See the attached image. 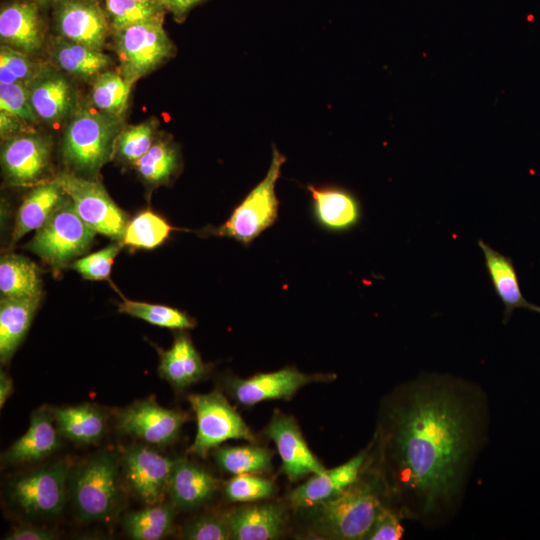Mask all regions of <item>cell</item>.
I'll list each match as a JSON object with an SVG mask.
<instances>
[{
  "instance_id": "1",
  "label": "cell",
  "mask_w": 540,
  "mask_h": 540,
  "mask_svg": "<svg viewBox=\"0 0 540 540\" xmlns=\"http://www.w3.org/2000/svg\"><path fill=\"white\" fill-rule=\"evenodd\" d=\"M478 392L462 381L428 375L384 402L377 464L402 513L427 517L453 504L480 442Z\"/></svg>"
},
{
  "instance_id": "2",
  "label": "cell",
  "mask_w": 540,
  "mask_h": 540,
  "mask_svg": "<svg viewBox=\"0 0 540 540\" xmlns=\"http://www.w3.org/2000/svg\"><path fill=\"white\" fill-rule=\"evenodd\" d=\"M383 507L373 485L360 479L336 496L306 508L313 530L327 538L366 539Z\"/></svg>"
},
{
  "instance_id": "3",
  "label": "cell",
  "mask_w": 540,
  "mask_h": 540,
  "mask_svg": "<svg viewBox=\"0 0 540 540\" xmlns=\"http://www.w3.org/2000/svg\"><path fill=\"white\" fill-rule=\"evenodd\" d=\"M117 117L97 108L82 107L66 127L62 155L74 171L92 176L98 173L115 151Z\"/></svg>"
},
{
  "instance_id": "4",
  "label": "cell",
  "mask_w": 540,
  "mask_h": 540,
  "mask_svg": "<svg viewBox=\"0 0 540 540\" xmlns=\"http://www.w3.org/2000/svg\"><path fill=\"white\" fill-rule=\"evenodd\" d=\"M96 233L65 194L37 230L28 248L50 265L61 267L85 253Z\"/></svg>"
},
{
  "instance_id": "5",
  "label": "cell",
  "mask_w": 540,
  "mask_h": 540,
  "mask_svg": "<svg viewBox=\"0 0 540 540\" xmlns=\"http://www.w3.org/2000/svg\"><path fill=\"white\" fill-rule=\"evenodd\" d=\"M70 495L82 521L108 518L119 496L118 463L110 453H99L72 474Z\"/></svg>"
},
{
  "instance_id": "6",
  "label": "cell",
  "mask_w": 540,
  "mask_h": 540,
  "mask_svg": "<svg viewBox=\"0 0 540 540\" xmlns=\"http://www.w3.org/2000/svg\"><path fill=\"white\" fill-rule=\"evenodd\" d=\"M285 161V156L273 147L272 160L266 176L234 209L228 220L215 230L216 234L249 245L274 224L278 217L279 207L275 184Z\"/></svg>"
},
{
  "instance_id": "7",
  "label": "cell",
  "mask_w": 540,
  "mask_h": 540,
  "mask_svg": "<svg viewBox=\"0 0 540 540\" xmlns=\"http://www.w3.org/2000/svg\"><path fill=\"white\" fill-rule=\"evenodd\" d=\"M163 21L138 23L115 31V49L121 74L133 84L175 53Z\"/></svg>"
},
{
  "instance_id": "8",
  "label": "cell",
  "mask_w": 540,
  "mask_h": 540,
  "mask_svg": "<svg viewBox=\"0 0 540 540\" xmlns=\"http://www.w3.org/2000/svg\"><path fill=\"white\" fill-rule=\"evenodd\" d=\"M197 420V433L189 452L205 458L212 448L229 439L256 442L254 434L218 391L189 395Z\"/></svg>"
},
{
  "instance_id": "9",
  "label": "cell",
  "mask_w": 540,
  "mask_h": 540,
  "mask_svg": "<svg viewBox=\"0 0 540 540\" xmlns=\"http://www.w3.org/2000/svg\"><path fill=\"white\" fill-rule=\"evenodd\" d=\"M55 181L90 227L111 238H123L128 224L126 214L100 183L72 173H60Z\"/></svg>"
},
{
  "instance_id": "10",
  "label": "cell",
  "mask_w": 540,
  "mask_h": 540,
  "mask_svg": "<svg viewBox=\"0 0 540 540\" xmlns=\"http://www.w3.org/2000/svg\"><path fill=\"white\" fill-rule=\"evenodd\" d=\"M68 466L57 462L14 480L9 496L18 508L31 516H54L65 504Z\"/></svg>"
},
{
  "instance_id": "11",
  "label": "cell",
  "mask_w": 540,
  "mask_h": 540,
  "mask_svg": "<svg viewBox=\"0 0 540 540\" xmlns=\"http://www.w3.org/2000/svg\"><path fill=\"white\" fill-rule=\"evenodd\" d=\"M189 415L179 409H168L153 399L135 402L117 414L116 427L153 445H167L178 437Z\"/></svg>"
},
{
  "instance_id": "12",
  "label": "cell",
  "mask_w": 540,
  "mask_h": 540,
  "mask_svg": "<svg viewBox=\"0 0 540 540\" xmlns=\"http://www.w3.org/2000/svg\"><path fill=\"white\" fill-rule=\"evenodd\" d=\"M174 461L144 446L132 445L122 456L123 474L131 492L143 503L155 505L167 493Z\"/></svg>"
},
{
  "instance_id": "13",
  "label": "cell",
  "mask_w": 540,
  "mask_h": 540,
  "mask_svg": "<svg viewBox=\"0 0 540 540\" xmlns=\"http://www.w3.org/2000/svg\"><path fill=\"white\" fill-rule=\"evenodd\" d=\"M333 378V374L308 375L294 367H287L275 372L257 374L248 379L231 378L226 385L238 403L252 406L266 400H288L305 385Z\"/></svg>"
},
{
  "instance_id": "14",
  "label": "cell",
  "mask_w": 540,
  "mask_h": 540,
  "mask_svg": "<svg viewBox=\"0 0 540 540\" xmlns=\"http://www.w3.org/2000/svg\"><path fill=\"white\" fill-rule=\"evenodd\" d=\"M55 21L61 37L99 50L110 24L106 12L94 0H58Z\"/></svg>"
},
{
  "instance_id": "15",
  "label": "cell",
  "mask_w": 540,
  "mask_h": 540,
  "mask_svg": "<svg viewBox=\"0 0 540 540\" xmlns=\"http://www.w3.org/2000/svg\"><path fill=\"white\" fill-rule=\"evenodd\" d=\"M265 433L271 438L282 460V470L290 481L326 471L307 446L295 420L276 411Z\"/></svg>"
},
{
  "instance_id": "16",
  "label": "cell",
  "mask_w": 540,
  "mask_h": 540,
  "mask_svg": "<svg viewBox=\"0 0 540 540\" xmlns=\"http://www.w3.org/2000/svg\"><path fill=\"white\" fill-rule=\"evenodd\" d=\"M50 159V142L34 132L5 139L1 149V165L12 183L28 184L39 179Z\"/></svg>"
},
{
  "instance_id": "17",
  "label": "cell",
  "mask_w": 540,
  "mask_h": 540,
  "mask_svg": "<svg viewBox=\"0 0 540 540\" xmlns=\"http://www.w3.org/2000/svg\"><path fill=\"white\" fill-rule=\"evenodd\" d=\"M0 38L2 44L27 55L36 53L44 41L38 4L26 0L3 6L0 11Z\"/></svg>"
},
{
  "instance_id": "18",
  "label": "cell",
  "mask_w": 540,
  "mask_h": 540,
  "mask_svg": "<svg viewBox=\"0 0 540 540\" xmlns=\"http://www.w3.org/2000/svg\"><path fill=\"white\" fill-rule=\"evenodd\" d=\"M366 458L367 453L361 452L336 468L314 474L289 493L290 504L298 509H306L336 496L359 480Z\"/></svg>"
},
{
  "instance_id": "19",
  "label": "cell",
  "mask_w": 540,
  "mask_h": 540,
  "mask_svg": "<svg viewBox=\"0 0 540 540\" xmlns=\"http://www.w3.org/2000/svg\"><path fill=\"white\" fill-rule=\"evenodd\" d=\"M27 87L31 106L38 119L58 124L73 112L74 90L60 73L46 68Z\"/></svg>"
},
{
  "instance_id": "20",
  "label": "cell",
  "mask_w": 540,
  "mask_h": 540,
  "mask_svg": "<svg viewBox=\"0 0 540 540\" xmlns=\"http://www.w3.org/2000/svg\"><path fill=\"white\" fill-rule=\"evenodd\" d=\"M218 488L219 480L201 466L186 459L174 461L167 493L176 508H198L210 501Z\"/></svg>"
},
{
  "instance_id": "21",
  "label": "cell",
  "mask_w": 540,
  "mask_h": 540,
  "mask_svg": "<svg viewBox=\"0 0 540 540\" xmlns=\"http://www.w3.org/2000/svg\"><path fill=\"white\" fill-rule=\"evenodd\" d=\"M313 199V215L316 222L332 232H344L354 228L362 212L358 199L348 190L338 187L318 188L308 186Z\"/></svg>"
},
{
  "instance_id": "22",
  "label": "cell",
  "mask_w": 540,
  "mask_h": 540,
  "mask_svg": "<svg viewBox=\"0 0 540 540\" xmlns=\"http://www.w3.org/2000/svg\"><path fill=\"white\" fill-rule=\"evenodd\" d=\"M494 291L504 305L503 323L506 324L517 308L540 313V306L527 301L521 291L513 260L478 240Z\"/></svg>"
},
{
  "instance_id": "23",
  "label": "cell",
  "mask_w": 540,
  "mask_h": 540,
  "mask_svg": "<svg viewBox=\"0 0 540 540\" xmlns=\"http://www.w3.org/2000/svg\"><path fill=\"white\" fill-rule=\"evenodd\" d=\"M284 512V509L276 504L251 505L236 509L225 517L231 539L278 538L285 527Z\"/></svg>"
},
{
  "instance_id": "24",
  "label": "cell",
  "mask_w": 540,
  "mask_h": 540,
  "mask_svg": "<svg viewBox=\"0 0 540 540\" xmlns=\"http://www.w3.org/2000/svg\"><path fill=\"white\" fill-rule=\"evenodd\" d=\"M53 419L47 410L35 411L27 432L3 454L4 462L14 465L38 461L59 449L61 444Z\"/></svg>"
},
{
  "instance_id": "25",
  "label": "cell",
  "mask_w": 540,
  "mask_h": 540,
  "mask_svg": "<svg viewBox=\"0 0 540 540\" xmlns=\"http://www.w3.org/2000/svg\"><path fill=\"white\" fill-rule=\"evenodd\" d=\"M41 297H3L0 302V359L7 363L25 337Z\"/></svg>"
},
{
  "instance_id": "26",
  "label": "cell",
  "mask_w": 540,
  "mask_h": 540,
  "mask_svg": "<svg viewBox=\"0 0 540 540\" xmlns=\"http://www.w3.org/2000/svg\"><path fill=\"white\" fill-rule=\"evenodd\" d=\"M159 374L176 388L182 389L201 380L206 365L185 334L176 336L170 349L160 351Z\"/></svg>"
},
{
  "instance_id": "27",
  "label": "cell",
  "mask_w": 540,
  "mask_h": 540,
  "mask_svg": "<svg viewBox=\"0 0 540 540\" xmlns=\"http://www.w3.org/2000/svg\"><path fill=\"white\" fill-rule=\"evenodd\" d=\"M51 54L59 68L84 80H94L110 64V57L101 50L63 37L53 42Z\"/></svg>"
},
{
  "instance_id": "28",
  "label": "cell",
  "mask_w": 540,
  "mask_h": 540,
  "mask_svg": "<svg viewBox=\"0 0 540 540\" xmlns=\"http://www.w3.org/2000/svg\"><path fill=\"white\" fill-rule=\"evenodd\" d=\"M53 417L60 434L77 443H95L105 431V415L91 404L57 408Z\"/></svg>"
},
{
  "instance_id": "29",
  "label": "cell",
  "mask_w": 540,
  "mask_h": 540,
  "mask_svg": "<svg viewBox=\"0 0 540 540\" xmlns=\"http://www.w3.org/2000/svg\"><path fill=\"white\" fill-rule=\"evenodd\" d=\"M64 195L65 193L55 180L32 189L18 210L12 233V243L30 231L38 230Z\"/></svg>"
},
{
  "instance_id": "30",
  "label": "cell",
  "mask_w": 540,
  "mask_h": 540,
  "mask_svg": "<svg viewBox=\"0 0 540 540\" xmlns=\"http://www.w3.org/2000/svg\"><path fill=\"white\" fill-rule=\"evenodd\" d=\"M0 292L3 297H41L37 266L23 256H3L0 261Z\"/></svg>"
},
{
  "instance_id": "31",
  "label": "cell",
  "mask_w": 540,
  "mask_h": 540,
  "mask_svg": "<svg viewBox=\"0 0 540 540\" xmlns=\"http://www.w3.org/2000/svg\"><path fill=\"white\" fill-rule=\"evenodd\" d=\"M176 507L174 505H150L129 513L123 520L127 534L136 540H158L171 533Z\"/></svg>"
},
{
  "instance_id": "32",
  "label": "cell",
  "mask_w": 540,
  "mask_h": 540,
  "mask_svg": "<svg viewBox=\"0 0 540 540\" xmlns=\"http://www.w3.org/2000/svg\"><path fill=\"white\" fill-rule=\"evenodd\" d=\"M132 85L122 74L104 71L93 80V106L108 115L120 117L127 108Z\"/></svg>"
},
{
  "instance_id": "33",
  "label": "cell",
  "mask_w": 540,
  "mask_h": 540,
  "mask_svg": "<svg viewBox=\"0 0 540 540\" xmlns=\"http://www.w3.org/2000/svg\"><path fill=\"white\" fill-rule=\"evenodd\" d=\"M214 457L227 473L258 474L271 467L272 452L257 446H226L217 448Z\"/></svg>"
},
{
  "instance_id": "34",
  "label": "cell",
  "mask_w": 540,
  "mask_h": 540,
  "mask_svg": "<svg viewBox=\"0 0 540 540\" xmlns=\"http://www.w3.org/2000/svg\"><path fill=\"white\" fill-rule=\"evenodd\" d=\"M172 227L159 215L147 210L127 224L122 243L137 248L152 249L162 244Z\"/></svg>"
},
{
  "instance_id": "35",
  "label": "cell",
  "mask_w": 540,
  "mask_h": 540,
  "mask_svg": "<svg viewBox=\"0 0 540 540\" xmlns=\"http://www.w3.org/2000/svg\"><path fill=\"white\" fill-rule=\"evenodd\" d=\"M105 9L114 31L138 23L164 20L165 14L159 4L141 0H105Z\"/></svg>"
},
{
  "instance_id": "36",
  "label": "cell",
  "mask_w": 540,
  "mask_h": 540,
  "mask_svg": "<svg viewBox=\"0 0 540 540\" xmlns=\"http://www.w3.org/2000/svg\"><path fill=\"white\" fill-rule=\"evenodd\" d=\"M135 166L147 182L164 183L171 178L179 166L177 150L168 142L158 141L152 144Z\"/></svg>"
},
{
  "instance_id": "37",
  "label": "cell",
  "mask_w": 540,
  "mask_h": 540,
  "mask_svg": "<svg viewBox=\"0 0 540 540\" xmlns=\"http://www.w3.org/2000/svg\"><path fill=\"white\" fill-rule=\"evenodd\" d=\"M119 311L140 318L150 324L170 329H189L195 321L178 309L125 299L119 304Z\"/></svg>"
},
{
  "instance_id": "38",
  "label": "cell",
  "mask_w": 540,
  "mask_h": 540,
  "mask_svg": "<svg viewBox=\"0 0 540 540\" xmlns=\"http://www.w3.org/2000/svg\"><path fill=\"white\" fill-rule=\"evenodd\" d=\"M47 67L29 55L2 44L0 48V84L28 85Z\"/></svg>"
},
{
  "instance_id": "39",
  "label": "cell",
  "mask_w": 540,
  "mask_h": 540,
  "mask_svg": "<svg viewBox=\"0 0 540 540\" xmlns=\"http://www.w3.org/2000/svg\"><path fill=\"white\" fill-rule=\"evenodd\" d=\"M154 126L150 122L128 126L117 136L115 151L126 162L136 163L152 146Z\"/></svg>"
},
{
  "instance_id": "40",
  "label": "cell",
  "mask_w": 540,
  "mask_h": 540,
  "mask_svg": "<svg viewBox=\"0 0 540 540\" xmlns=\"http://www.w3.org/2000/svg\"><path fill=\"white\" fill-rule=\"evenodd\" d=\"M276 490L274 483L253 474H240L224 486L225 496L231 501L249 502L270 497Z\"/></svg>"
},
{
  "instance_id": "41",
  "label": "cell",
  "mask_w": 540,
  "mask_h": 540,
  "mask_svg": "<svg viewBox=\"0 0 540 540\" xmlns=\"http://www.w3.org/2000/svg\"><path fill=\"white\" fill-rule=\"evenodd\" d=\"M0 111L18 116L30 124L38 120L25 84H0Z\"/></svg>"
},
{
  "instance_id": "42",
  "label": "cell",
  "mask_w": 540,
  "mask_h": 540,
  "mask_svg": "<svg viewBox=\"0 0 540 540\" xmlns=\"http://www.w3.org/2000/svg\"><path fill=\"white\" fill-rule=\"evenodd\" d=\"M120 251V245L112 244L76 260L72 267L85 279L104 280L110 276L114 259Z\"/></svg>"
},
{
  "instance_id": "43",
  "label": "cell",
  "mask_w": 540,
  "mask_h": 540,
  "mask_svg": "<svg viewBox=\"0 0 540 540\" xmlns=\"http://www.w3.org/2000/svg\"><path fill=\"white\" fill-rule=\"evenodd\" d=\"M190 540H225L231 539L226 518L206 515L195 519L184 531Z\"/></svg>"
},
{
  "instance_id": "44",
  "label": "cell",
  "mask_w": 540,
  "mask_h": 540,
  "mask_svg": "<svg viewBox=\"0 0 540 540\" xmlns=\"http://www.w3.org/2000/svg\"><path fill=\"white\" fill-rule=\"evenodd\" d=\"M404 528L399 519V513L382 507L368 533V540H398L401 539Z\"/></svg>"
},
{
  "instance_id": "45",
  "label": "cell",
  "mask_w": 540,
  "mask_h": 540,
  "mask_svg": "<svg viewBox=\"0 0 540 540\" xmlns=\"http://www.w3.org/2000/svg\"><path fill=\"white\" fill-rule=\"evenodd\" d=\"M30 123L13 114L0 111V133L5 139L31 132Z\"/></svg>"
},
{
  "instance_id": "46",
  "label": "cell",
  "mask_w": 540,
  "mask_h": 540,
  "mask_svg": "<svg viewBox=\"0 0 540 540\" xmlns=\"http://www.w3.org/2000/svg\"><path fill=\"white\" fill-rule=\"evenodd\" d=\"M56 538L58 535L54 531L29 525L16 527L5 537L6 540H53Z\"/></svg>"
},
{
  "instance_id": "47",
  "label": "cell",
  "mask_w": 540,
  "mask_h": 540,
  "mask_svg": "<svg viewBox=\"0 0 540 540\" xmlns=\"http://www.w3.org/2000/svg\"><path fill=\"white\" fill-rule=\"evenodd\" d=\"M204 0H157L158 4L174 15L178 20H182L187 13Z\"/></svg>"
},
{
  "instance_id": "48",
  "label": "cell",
  "mask_w": 540,
  "mask_h": 540,
  "mask_svg": "<svg viewBox=\"0 0 540 540\" xmlns=\"http://www.w3.org/2000/svg\"><path fill=\"white\" fill-rule=\"evenodd\" d=\"M13 393V380L3 370L0 372V407L3 408L9 396Z\"/></svg>"
},
{
  "instance_id": "49",
  "label": "cell",
  "mask_w": 540,
  "mask_h": 540,
  "mask_svg": "<svg viewBox=\"0 0 540 540\" xmlns=\"http://www.w3.org/2000/svg\"><path fill=\"white\" fill-rule=\"evenodd\" d=\"M37 4H46L49 2H57L58 0H29Z\"/></svg>"
},
{
  "instance_id": "50",
  "label": "cell",
  "mask_w": 540,
  "mask_h": 540,
  "mask_svg": "<svg viewBox=\"0 0 540 540\" xmlns=\"http://www.w3.org/2000/svg\"><path fill=\"white\" fill-rule=\"evenodd\" d=\"M141 1L151 2V3H157V4H158L157 0H141Z\"/></svg>"
}]
</instances>
